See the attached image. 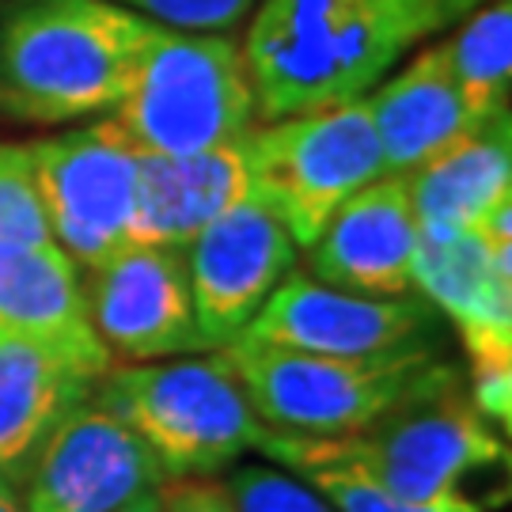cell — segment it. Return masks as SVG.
I'll list each match as a JSON object with an SVG mask.
<instances>
[{
	"mask_svg": "<svg viewBox=\"0 0 512 512\" xmlns=\"http://www.w3.org/2000/svg\"><path fill=\"white\" fill-rule=\"evenodd\" d=\"M255 194L308 251L342 205L384 179V148L365 99L255 126L243 137Z\"/></svg>",
	"mask_w": 512,
	"mask_h": 512,
	"instance_id": "52a82bcc",
	"label": "cell"
},
{
	"mask_svg": "<svg viewBox=\"0 0 512 512\" xmlns=\"http://www.w3.org/2000/svg\"><path fill=\"white\" fill-rule=\"evenodd\" d=\"M164 482L145 440L92 391L38 452L19 482V501L27 512H118Z\"/></svg>",
	"mask_w": 512,
	"mask_h": 512,
	"instance_id": "8fae6325",
	"label": "cell"
},
{
	"mask_svg": "<svg viewBox=\"0 0 512 512\" xmlns=\"http://www.w3.org/2000/svg\"><path fill=\"white\" fill-rule=\"evenodd\" d=\"M152 23L114 0H16L0 16V110L73 126L118 107Z\"/></svg>",
	"mask_w": 512,
	"mask_h": 512,
	"instance_id": "7a4b0ae2",
	"label": "cell"
},
{
	"mask_svg": "<svg viewBox=\"0 0 512 512\" xmlns=\"http://www.w3.org/2000/svg\"><path fill=\"white\" fill-rule=\"evenodd\" d=\"M88 315L110 357L126 365L209 353L190 293L186 255L133 243L84 277Z\"/></svg>",
	"mask_w": 512,
	"mask_h": 512,
	"instance_id": "30bf717a",
	"label": "cell"
},
{
	"mask_svg": "<svg viewBox=\"0 0 512 512\" xmlns=\"http://www.w3.org/2000/svg\"><path fill=\"white\" fill-rule=\"evenodd\" d=\"M296 475L327 497L334 512H482L475 497L459 501V505H414V501L387 494L384 486H376L368 475L353 471V467H342V463L300 467Z\"/></svg>",
	"mask_w": 512,
	"mask_h": 512,
	"instance_id": "603a6c76",
	"label": "cell"
},
{
	"mask_svg": "<svg viewBox=\"0 0 512 512\" xmlns=\"http://www.w3.org/2000/svg\"><path fill=\"white\" fill-rule=\"evenodd\" d=\"M403 179L418 232H475L497 202L512 198V114L475 126Z\"/></svg>",
	"mask_w": 512,
	"mask_h": 512,
	"instance_id": "d6986e66",
	"label": "cell"
},
{
	"mask_svg": "<svg viewBox=\"0 0 512 512\" xmlns=\"http://www.w3.org/2000/svg\"><path fill=\"white\" fill-rule=\"evenodd\" d=\"M0 512H27L23 501H19V490L8 478H0Z\"/></svg>",
	"mask_w": 512,
	"mask_h": 512,
	"instance_id": "4316f807",
	"label": "cell"
},
{
	"mask_svg": "<svg viewBox=\"0 0 512 512\" xmlns=\"http://www.w3.org/2000/svg\"><path fill=\"white\" fill-rule=\"evenodd\" d=\"M0 338L54 349L95 380L114 365L92 327L80 266L57 243H0Z\"/></svg>",
	"mask_w": 512,
	"mask_h": 512,
	"instance_id": "9a60e30c",
	"label": "cell"
},
{
	"mask_svg": "<svg viewBox=\"0 0 512 512\" xmlns=\"http://www.w3.org/2000/svg\"><path fill=\"white\" fill-rule=\"evenodd\" d=\"M95 384V376L54 349L0 338V478L19 490L46 440L92 399Z\"/></svg>",
	"mask_w": 512,
	"mask_h": 512,
	"instance_id": "e0dca14e",
	"label": "cell"
},
{
	"mask_svg": "<svg viewBox=\"0 0 512 512\" xmlns=\"http://www.w3.org/2000/svg\"><path fill=\"white\" fill-rule=\"evenodd\" d=\"M118 512H160V490H152V494L133 497V501H129V505H122Z\"/></svg>",
	"mask_w": 512,
	"mask_h": 512,
	"instance_id": "83f0119b",
	"label": "cell"
},
{
	"mask_svg": "<svg viewBox=\"0 0 512 512\" xmlns=\"http://www.w3.org/2000/svg\"><path fill=\"white\" fill-rule=\"evenodd\" d=\"M418 220L403 175L357 190L308 247V274L323 285L365 296L414 293Z\"/></svg>",
	"mask_w": 512,
	"mask_h": 512,
	"instance_id": "5bb4252c",
	"label": "cell"
},
{
	"mask_svg": "<svg viewBox=\"0 0 512 512\" xmlns=\"http://www.w3.org/2000/svg\"><path fill=\"white\" fill-rule=\"evenodd\" d=\"M27 148L50 236L80 274H92L137 243L133 217L141 152L107 114Z\"/></svg>",
	"mask_w": 512,
	"mask_h": 512,
	"instance_id": "ba28073f",
	"label": "cell"
},
{
	"mask_svg": "<svg viewBox=\"0 0 512 512\" xmlns=\"http://www.w3.org/2000/svg\"><path fill=\"white\" fill-rule=\"evenodd\" d=\"M129 12L145 16L148 23L175 27V31H205L228 35L236 23L251 16L258 0H114Z\"/></svg>",
	"mask_w": 512,
	"mask_h": 512,
	"instance_id": "cb8c5ba5",
	"label": "cell"
},
{
	"mask_svg": "<svg viewBox=\"0 0 512 512\" xmlns=\"http://www.w3.org/2000/svg\"><path fill=\"white\" fill-rule=\"evenodd\" d=\"M387 4L399 8L418 27L421 38H433L437 31L459 23L463 16H471L478 4H486V0H387Z\"/></svg>",
	"mask_w": 512,
	"mask_h": 512,
	"instance_id": "484cf974",
	"label": "cell"
},
{
	"mask_svg": "<svg viewBox=\"0 0 512 512\" xmlns=\"http://www.w3.org/2000/svg\"><path fill=\"white\" fill-rule=\"evenodd\" d=\"M160 512H236L224 482L213 478H171L160 486Z\"/></svg>",
	"mask_w": 512,
	"mask_h": 512,
	"instance_id": "d4e9b609",
	"label": "cell"
},
{
	"mask_svg": "<svg viewBox=\"0 0 512 512\" xmlns=\"http://www.w3.org/2000/svg\"><path fill=\"white\" fill-rule=\"evenodd\" d=\"M239 42L258 122L365 99L418 42L387 0H258Z\"/></svg>",
	"mask_w": 512,
	"mask_h": 512,
	"instance_id": "6da1fadb",
	"label": "cell"
},
{
	"mask_svg": "<svg viewBox=\"0 0 512 512\" xmlns=\"http://www.w3.org/2000/svg\"><path fill=\"white\" fill-rule=\"evenodd\" d=\"M440 61L463 95L475 122H490L509 110L512 92V4L486 0L459 19L452 38L437 42Z\"/></svg>",
	"mask_w": 512,
	"mask_h": 512,
	"instance_id": "ffe728a7",
	"label": "cell"
},
{
	"mask_svg": "<svg viewBox=\"0 0 512 512\" xmlns=\"http://www.w3.org/2000/svg\"><path fill=\"white\" fill-rule=\"evenodd\" d=\"M414 293L448 315L467 349V391L478 414L512 421V270L497 266L475 232H418Z\"/></svg>",
	"mask_w": 512,
	"mask_h": 512,
	"instance_id": "9c48e42d",
	"label": "cell"
},
{
	"mask_svg": "<svg viewBox=\"0 0 512 512\" xmlns=\"http://www.w3.org/2000/svg\"><path fill=\"white\" fill-rule=\"evenodd\" d=\"M220 353L258 421L300 437L361 433L399 406L463 384V372L440 357L437 342L368 357H323L239 334Z\"/></svg>",
	"mask_w": 512,
	"mask_h": 512,
	"instance_id": "3957f363",
	"label": "cell"
},
{
	"mask_svg": "<svg viewBox=\"0 0 512 512\" xmlns=\"http://www.w3.org/2000/svg\"><path fill=\"white\" fill-rule=\"evenodd\" d=\"M433 308L418 293L365 296L323 285L311 274L289 270L262 304L243 338L293 353L368 357L391 349L425 346L433 338Z\"/></svg>",
	"mask_w": 512,
	"mask_h": 512,
	"instance_id": "7c38bea8",
	"label": "cell"
},
{
	"mask_svg": "<svg viewBox=\"0 0 512 512\" xmlns=\"http://www.w3.org/2000/svg\"><path fill=\"white\" fill-rule=\"evenodd\" d=\"M365 103L384 148L387 175H410L440 148L482 126L456 92L437 46H425L399 73H387Z\"/></svg>",
	"mask_w": 512,
	"mask_h": 512,
	"instance_id": "ac0fdd59",
	"label": "cell"
},
{
	"mask_svg": "<svg viewBox=\"0 0 512 512\" xmlns=\"http://www.w3.org/2000/svg\"><path fill=\"white\" fill-rule=\"evenodd\" d=\"M107 118L145 156L243 141L258 126V107L239 42L152 23L137 73Z\"/></svg>",
	"mask_w": 512,
	"mask_h": 512,
	"instance_id": "8992f818",
	"label": "cell"
},
{
	"mask_svg": "<svg viewBox=\"0 0 512 512\" xmlns=\"http://www.w3.org/2000/svg\"><path fill=\"white\" fill-rule=\"evenodd\" d=\"M0 243H54L27 145H0Z\"/></svg>",
	"mask_w": 512,
	"mask_h": 512,
	"instance_id": "7402d4cb",
	"label": "cell"
},
{
	"mask_svg": "<svg viewBox=\"0 0 512 512\" xmlns=\"http://www.w3.org/2000/svg\"><path fill=\"white\" fill-rule=\"evenodd\" d=\"M183 255L198 330L209 349H224L251 327L270 293L296 266V243L274 209L251 194L205 224Z\"/></svg>",
	"mask_w": 512,
	"mask_h": 512,
	"instance_id": "4fadbf2b",
	"label": "cell"
},
{
	"mask_svg": "<svg viewBox=\"0 0 512 512\" xmlns=\"http://www.w3.org/2000/svg\"><path fill=\"white\" fill-rule=\"evenodd\" d=\"M255 452L289 471L342 463L414 505L471 501L463 478L497 467L509 456L505 440L497 437V425L478 414L463 384L399 406L387 418L346 437H300L266 425Z\"/></svg>",
	"mask_w": 512,
	"mask_h": 512,
	"instance_id": "277c9868",
	"label": "cell"
},
{
	"mask_svg": "<svg viewBox=\"0 0 512 512\" xmlns=\"http://www.w3.org/2000/svg\"><path fill=\"white\" fill-rule=\"evenodd\" d=\"M224 490L236 512H334L311 482L281 463H236Z\"/></svg>",
	"mask_w": 512,
	"mask_h": 512,
	"instance_id": "44dd1931",
	"label": "cell"
},
{
	"mask_svg": "<svg viewBox=\"0 0 512 512\" xmlns=\"http://www.w3.org/2000/svg\"><path fill=\"white\" fill-rule=\"evenodd\" d=\"M255 194V175L243 141L190 156H145L137 164L133 236L148 247L183 251L205 224Z\"/></svg>",
	"mask_w": 512,
	"mask_h": 512,
	"instance_id": "2e32d148",
	"label": "cell"
},
{
	"mask_svg": "<svg viewBox=\"0 0 512 512\" xmlns=\"http://www.w3.org/2000/svg\"><path fill=\"white\" fill-rule=\"evenodd\" d=\"M95 399L148 444L171 478H213L258 448L262 421L220 349L110 365Z\"/></svg>",
	"mask_w": 512,
	"mask_h": 512,
	"instance_id": "5b68a950",
	"label": "cell"
}]
</instances>
